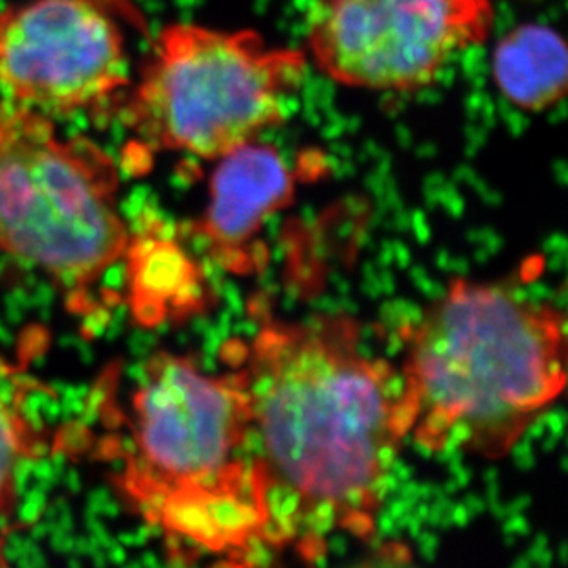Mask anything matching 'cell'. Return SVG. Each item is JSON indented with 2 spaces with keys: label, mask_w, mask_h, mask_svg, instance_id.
<instances>
[{
  "label": "cell",
  "mask_w": 568,
  "mask_h": 568,
  "mask_svg": "<svg viewBox=\"0 0 568 568\" xmlns=\"http://www.w3.org/2000/svg\"><path fill=\"white\" fill-rule=\"evenodd\" d=\"M491 72L511 105L526 113H542L567 94V47L547 24H520L495 47Z\"/></svg>",
  "instance_id": "cell-9"
},
{
  "label": "cell",
  "mask_w": 568,
  "mask_h": 568,
  "mask_svg": "<svg viewBox=\"0 0 568 568\" xmlns=\"http://www.w3.org/2000/svg\"><path fill=\"white\" fill-rule=\"evenodd\" d=\"M491 0H313L307 58L341 85L410 92L489 38Z\"/></svg>",
  "instance_id": "cell-6"
},
{
  "label": "cell",
  "mask_w": 568,
  "mask_h": 568,
  "mask_svg": "<svg viewBox=\"0 0 568 568\" xmlns=\"http://www.w3.org/2000/svg\"><path fill=\"white\" fill-rule=\"evenodd\" d=\"M39 450L41 442L32 422L0 396V519L16 506L19 469Z\"/></svg>",
  "instance_id": "cell-11"
},
{
  "label": "cell",
  "mask_w": 568,
  "mask_h": 568,
  "mask_svg": "<svg viewBox=\"0 0 568 568\" xmlns=\"http://www.w3.org/2000/svg\"><path fill=\"white\" fill-rule=\"evenodd\" d=\"M267 506L265 552L316 561L333 536L368 541L408 436L402 376L344 313L265 321L237 366Z\"/></svg>",
  "instance_id": "cell-1"
},
{
  "label": "cell",
  "mask_w": 568,
  "mask_h": 568,
  "mask_svg": "<svg viewBox=\"0 0 568 568\" xmlns=\"http://www.w3.org/2000/svg\"><path fill=\"white\" fill-rule=\"evenodd\" d=\"M307 64L306 52L273 47L254 30L173 22L114 111L140 153L217 161L284 124Z\"/></svg>",
  "instance_id": "cell-4"
},
{
  "label": "cell",
  "mask_w": 568,
  "mask_h": 568,
  "mask_svg": "<svg viewBox=\"0 0 568 568\" xmlns=\"http://www.w3.org/2000/svg\"><path fill=\"white\" fill-rule=\"evenodd\" d=\"M405 346L408 436L430 453L505 458L567 383L564 313L508 285L453 280Z\"/></svg>",
  "instance_id": "cell-2"
},
{
  "label": "cell",
  "mask_w": 568,
  "mask_h": 568,
  "mask_svg": "<svg viewBox=\"0 0 568 568\" xmlns=\"http://www.w3.org/2000/svg\"><path fill=\"white\" fill-rule=\"evenodd\" d=\"M210 203L192 225L210 256L229 271H247V248L268 215L290 203L295 179L276 148L257 140L217 159Z\"/></svg>",
  "instance_id": "cell-8"
},
{
  "label": "cell",
  "mask_w": 568,
  "mask_h": 568,
  "mask_svg": "<svg viewBox=\"0 0 568 568\" xmlns=\"http://www.w3.org/2000/svg\"><path fill=\"white\" fill-rule=\"evenodd\" d=\"M128 0H24L0 10V100L67 119L128 89Z\"/></svg>",
  "instance_id": "cell-7"
},
{
  "label": "cell",
  "mask_w": 568,
  "mask_h": 568,
  "mask_svg": "<svg viewBox=\"0 0 568 568\" xmlns=\"http://www.w3.org/2000/svg\"><path fill=\"white\" fill-rule=\"evenodd\" d=\"M113 156L55 120L0 100V251L47 274L70 296L97 285L131 234Z\"/></svg>",
  "instance_id": "cell-5"
},
{
  "label": "cell",
  "mask_w": 568,
  "mask_h": 568,
  "mask_svg": "<svg viewBox=\"0 0 568 568\" xmlns=\"http://www.w3.org/2000/svg\"><path fill=\"white\" fill-rule=\"evenodd\" d=\"M129 430L120 494L175 552L237 565L267 554V506L242 372L210 376L184 355H151L131 399Z\"/></svg>",
  "instance_id": "cell-3"
},
{
  "label": "cell",
  "mask_w": 568,
  "mask_h": 568,
  "mask_svg": "<svg viewBox=\"0 0 568 568\" xmlns=\"http://www.w3.org/2000/svg\"><path fill=\"white\" fill-rule=\"evenodd\" d=\"M150 262L140 271V284L145 295H159V301H179V306L192 304L199 310L203 302V284L199 267L190 262L181 248L170 242L150 243Z\"/></svg>",
  "instance_id": "cell-10"
}]
</instances>
